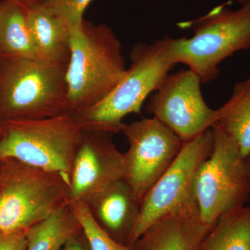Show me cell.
<instances>
[{
    "label": "cell",
    "instance_id": "30bf717a",
    "mask_svg": "<svg viewBox=\"0 0 250 250\" xmlns=\"http://www.w3.org/2000/svg\"><path fill=\"white\" fill-rule=\"evenodd\" d=\"M200 77L191 70L168 75L146 106L148 113L187 143L213 127L218 109L210 108L202 96Z\"/></svg>",
    "mask_w": 250,
    "mask_h": 250
},
{
    "label": "cell",
    "instance_id": "277c9868",
    "mask_svg": "<svg viewBox=\"0 0 250 250\" xmlns=\"http://www.w3.org/2000/svg\"><path fill=\"white\" fill-rule=\"evenodd\" d=\"M67 65L0 57V123L68 113Z\"/></svg>",
    "mask_w": 250,
    "mask_h": 250
},
{
    "label": "cell",
    "instance_id": "7402d4cb",
    "mask_svg": "<svg viewBox=\"0 0 250 250\" xmlns=\"http://www.w3.org/2000/svg\"><path fill=\"white\" fill-rule=\"evenodd\" d=\"M62 250H89L82 231L76 236L72 237L64 246Z\"/></svg>",
    "mask_w": 250,
    "mask_h": 250
},
{
    "label": "cell",
    "instance_id": "ba28073f",
    "mask_svg": "<svg viewBox=\"0 0 250 250\" xmlns=\"http://www.w3.org/2000/svg\"><path fill=\"white\" fill-rule=\"evenodd\" d=\"M213 139V129L210 128L183 143L169 168L141 202L139 220L131 237V246L161 219L196 205L192 195V182L197 167L212 152Z\"/></svg>",
    "mask_w": 250,
    "mask_h": 250
},
{
    "label": "cell",
    "instance_id": "8992f818",
    "mask_svg": "<svg viewBox=\"0 0 250 250\" xmlns=\"http://www.w3.org/2000/svg\"><path fill=\"white\" fill-rule=\"evenodd\" d=\"M194 36L172 39L175 63H184L202 83L218 77L219 65L235 52L250 49V0L232 11L220 5L191 22Z\"/></svg>",
    "mask_w": 250,
    "mask_h": 250
},
{
    "label": "cell",
    "instance_id": "9a60e30c",
    "mask_svg": "<svg viewBox=\"0 0 250 250\" xmlns=\"http://www.w3.org/2000/svg\"><path fill=\"white\" fill-rule=\"evenodd\" d=\"M27 5L0 1V57L38 59L27 21Z\"/></svg>",
    "mask_w": 250,
    "mask_h": 250
},
{
    "label": "cell",
    "instance_id": "5b68a950",
    "mask_svg": "<svg viewBox=\"0 0 250 250\" xmlns=\"http://www.w3.org/2000/svg\"><path fill=\"white\" fill-rule=\"evenodd\" d=\"M0 160L14 159L68 175L83 138L75 117L66 113L38 120L0 123Z\"/></svg>",
    "mask_w": 250,
    "mask_h": 250
},
{
    "label": "cell",
    "instance_id": "6da1fadb",
    "mask_svg": "<svg viewBox=\"0 0 250 250\" xmlns=\"http://www.w3.org/2000/svg\"><path fill=\"white\" fill-rule=\"evenodd\" d=\"M127 69L121 41L106 24L83 21L71 29V53L67 65V112L88 109L111 93Z\"/></svg>",
    "mask_w": 250,
    "mask_h": 250
},
{
    "label": "cell",
    "instance_id": "4fadbf2b",
    "mask_svg": "<svg viewBox=\"0 0 250 250\" xmlns=\"http://www.w3.org/2000/svg\"><path fill=\"white\" fill-rule=\"evenodd\" d=\"M212 227L202 223L196 205L175 212L148 229L133 250H200Z\"/></svg>",
    "mask_w": 250,
    "mask_h": 250
},
{
    "label": "cell",
    "instance_id": "ac0fdd59",
    "mask_svg": "<svg viewBox=\"0 0 250 250\" xmlns=\"http://www.w3.org/2000/svg\"><path fill=\"white\" fill-rule=\"evenodd\" d=\"M200 250H250V206L221 215L206 235Z\"/></svg>",
    "mask_w": 250,
    "mask_h": 250
},
{
    "label": "cell",
    "instance_id": "e0dca14e",
    "mask_svg": "<svg viewBox=\"0 0 250 250\" xmlns=\"http://www.w3.org/2000/svg\"><path fill=\"white\" fill-rule=\"evenodd\" d=\"M82 228L68 205L26 229L25 250H62Z\"/></svg>",
    "mask_w": 250,
    "mask_h": 250
},
{
    "label": "cell",
    "instance_id": "5bb4252c",
    "mask_svg": "<svg viewBox=\"0 0 250 250\" xmlns=\"http://www.w3.org/2000/svg\"><path fill=\"white\" fill-rule=\"evenodd\" d=\"M27 6L28 24L39 60L53 65H68L71 53L70 26L37 3Z\"/></svg>",
    "mask_w": 250,
    "mask_h": 250
},
{
    "label": "cell",
    "instance_id": "d6986e66",
    "mask_svg": "<svg viewBox=\"0 0 250 250\" xmlns=\"http://www.w3.org/2000/svg\"><path fill=\"white\" fill-rule=\"evenodd\" d=\"M69 208L78 220L89 250H133L115 241L97 223L85 202L70 198Z\"/></svg>",
    "mask_w": 250,
    "mask_h": 250
},
{
    "label": "cell",
    "instance_id": "44dd1931",
    "mask_svg": "<svg viewBox=\"0 0 250 250\" xmlns=\"http://www.w3.org/2000/svg\"><path fill=\"white\" fill-rule=\"evenodd\" d=\"M26 230L0 236V250H25Z\"/></svg>",
    "mask_w": 250,
    "mask_h": 250
},
{
    "label": "cell",
    "instance_id": "7c38bea8",
    "mask_svg": "<svg viewBox=\"0 0 250 250\" xmlns=\"http://www.w3.org/2000/svg\"><path fill=\"white\" fill-rule=\"evenodd\" d=\"M85 204L97 223L112 238L131 246L141 202L123 179L112 184Z\"/></svg>",
    "mask_w": 250,
    "mask_h": 250
},
{
    "label": "cell",
    "instance_id": "603a6c76",
    "mask_svg": "<svg viewBox=\"0 0 250 250\" xmlns=\"http://www.w3.org/2000/svg\"><path fill=\"white\" fill-rule=\"evenodd\" d=\"M0 1H18V2L22 3V4L27 5V6H29V5L34 4V3L36 2V0H0Z\"/></svg>",
    "mask_w": 250,
    "mask_h": 250
},
{
    "label": "cell",
    "instance_id": "52a82bcc",
    "mask_svg": "<svg viewBox=\"0 0 250 250\" xmlns=\"http://www.w3.org/2000/svg\"><path fill=\"white\" fill-rule=\"evenodd\" d=\"M212 129L213 149L197 167L192 188L200 218L210 227L221 215L245 206L250 195L246 158L218 124Z\"/></svg>",
    "mask_w": 250,
    "mask_h": 250
},
{
    "label": "cell",
    "instance_id": "3957f363",
    "mask_svg": "<svg viewBox=\"0 0 250 250\" xmlns=\"http://www.w3.org/2000/svg\"><path fill=\"white\" fill-rule=\"evenodd\" d=\"M70 178L16 159L0 160V236L24 231L65 207Z\"/></svg>",
    "mask_w": 250,
    "mask_h": 250
},
{
    "label": "cell",
    "instance_id": "2e32d148",
    "mask_svg": "<svg viewBox=\"0 0 250 250\" xmlns=\"http://www.w3.org/2000/svg\"><path fill=\"white\" fill-rule=\"evenodd\" d=\"M218 124L236 142L243 158L250 156V76L238 82L228 103L218 108Z\"/></svg>",
    "mask_w": 250,
    "mask_h": 250
},
{
    "label": "cell",
    "instance_id": "8fae6325",
    "mask_svg": "<svg viewBox=\"0 0 250 250\" xmlns=\"http://www.w3.org/2000/svg\"><path fill=\"white\" fill-rule=\"evenodd\" d=\"M113 134L83 131L70 173L71 198L88 203L98 193L123 179V154Z\"/></svg>",
    "mask_w": 250,
    "mask_h": 250
},
{
    "label": "cell",
    "instance_id": "484cf974",
    "mask_svg": "<svg viewBox=\"0 0 250 250\" xmlns=\"http://www.w3.org/2000/svg\"><path fill=\"white\" fill-rule=\"evenodd\" d=\"M1 133H2V129H1V126L0 125V136H1Z\"/></svg>",
    "mask_w": 250,
    "mask_h": 250
},
{
    "label": "cell",
    "instance_id": "9c48e42d",
    "mask_svg": "<svg viewBox=\"0 0 250 250\" xmlns=\"http://www.w3.org/2000/svg\"><path fill=\"white\" fill-rule=\"evenodd\" d=\"M121 132L129 144L123 154V179L141 204L178 155L183 143L154 117L124 124Z\"/></svg>",
    "mask_w": 250,
    "mask_h": 250
},
{
    "label": "cell",
    "instance_id": "cb8c5ba5",
    "mask_svg": "<svg viewBox=\"0 0 250 250\" xmlns=\"http://www.w3.org/2000/svg\"><path fill=\"white\" fill-rule=\"evenodd\" d=\"M247 166H248V171L250 176V156L246 158Z\"/></svg>",
    "mask_w": 250,
    "mask_h": 250
},
{
    "label": "cell",
    "instance_id": "d4e9b609",
    "mask_svg": "<svg viewBox=\"0 0 250 250\" xmlns=\"http://www.w3.org/2000/svg\"><path fill=\"white\" fill-rule=\"evenodd\" d=\"M236 1H238V2L241 3V4H244L245 2H246V0H236Z\"/></svg>",
    "mask_w": 250,
    "mask_h": 250
},
{
    "label": "cell",
    "instance_id": "ffe728a7",
    "mask_svg": "<svg viewBox=\"0 0 250 250\" xmlns=\"http://www.w3.org/2000/svg\"><path fill=\"white\" fill-rule=\"evenodd\" d=\"M93 0H36L37 3L62 18L70 29L82 25L85 9Z\"/></svg>",
    "mask_w": 250,
    "mask_h": 250
},
{
    "label": "cell",
    "instance_id": "7a4b0ae2",
    "mask_svg": "<svg viewBox=\"0 0 250 250\" xmlns=\"http://www.w3.org/2000/svg\"><path fill=\"white\" fill-rule=\"evenodd\" d=\"M172 39L166 36L152 44L139 42L133 46L131 65L116 88L100 103L73 115L83 131L118 134L125 116L141 113L146 99L176 65Z\"/></svg>",
    "mask_w": 250,
    "mask_h": 250
}]
</instances>
